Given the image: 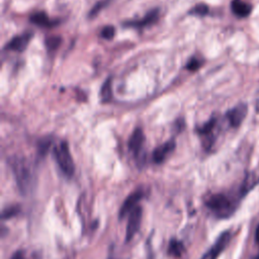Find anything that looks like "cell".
I'll return each instance as SVG.
<instances>
[{"label": "cell", "instance_id": "cell-1", "mask_svg": "<svg viewBox=\"0 0 259 259\" xmlns=\"http://www.w3.org/2000/svg\"><path fill=\"white\" fill-rule=\"evenodd\" d=\"M8 161L19 192L23 196L32 193L37 184V175L33 164L27 158L18 156L11 157Z\"/></svg>", "mask_w": 259, "mask_h": 259}, {"label": "cell", "instance_id": "cell-2", "mask_svg": "<svg viewBox=\"0 0 259 259\" xmlns=\"http://www.w3.org/2000/svg\"><path fill=\"white\" fill-rule=\"evenodd\" d=\"M207 207L219 219H227L233 215L237 207V201L225 194L211 195L206 201Z\"/></svg>", "mask_w": 259, "mask_h": 259}, {"label": "cell", "instance_id": "cell-3", "mask_svg": "<svg viewBox=\"0 0 259 259\" xmlns=\"http://www.w3.org/2000/svg\"><path fill=\"white\" fill-rule=\"evenodd\" d=\"M53 154L63 174L67 177H72L75 173V164L66 141H62V142L54 147Z\"/></svg>", "mask_w": 259, "mask_h": 259}, {"label": "cell", "instance_id": "cell-4", "mask_svg": "<svg viewBox=\"0 0 259 259\" xmlns=\"http://www.w3.org/2000/svg\"><path fill=\"white\" fill-rule=\"evenodd\" d=\"M142 215H143L142 207H140V206H138L130 213L127 230H126V242L127 243L132 241V239L135 237L137 232L140 230L141 223H142Z\"/></svg>", "mask_w": 259, "mask_h": 259}, {"label": "cell", "instance_id": "cell-5", "mask_svg": "<svg viewBox=\"0 0 259 259\" xmlns=\"http://www.w3.org/2000/svg\"><path fill=\"white\" fill-rule=\"evenodd\" d=\"M145 135L142 129L137 128L131 135L129 139V149L133 152L138 161L143 160V147L145 143Z\"/></svg>", "mask_w": 259, "mask_h": 259}, {"label": "cell", "instance_id": "cell-6", "mask_svg": "<svg viewBox=\"0 0 259 259\" xmlns=\"http://www.w3.org/2000/svg\"><path fill=\"white\" fill-rule=\"evenodd\" d=\"M231 240L230 231H226L220 235L215 244L211 246L201 259H217L220 254L226 249Z\"/></svg>", "mask_w": 259, "mask_h": 259}, {"label": "cell", "instance_id": "cell-7", "mask_svg": "<svg viewBox=\"0 0 259 259\" xmlns=\"http://www.w3.org/2000/svg\"><path fill=\"white\" fill-rule=\"evenodd\" d=\"M145 197V192L143 190H137L136 192L132 193L124 202L123 206L121 207L119 218L124 219L127 215H130L131 211L138 207V204L142 201Z\"/></svg>", "mask_w": 259, "mask_h": 259}, {"label": "cell", "instance_id": "cell-8", "mask_svg": "<svg viewBox=\"0 0 259 259\" xmlns=\"http://www.w3.org/2000/svg\"><path fill=\"white\" fill-rule=\"evenodd\" d=\"M248 112V106L246 104H239L232 109H230L226 113V117L228 119L230 125L234 128L239 127L242 122L245 120V117Z\"/></svg>", "mask_w": 259, "mask_h": 259}, {"label": "cell", "instance_id": "cell-9", "mask_svg": "<svg viewBox=\"0 0 259 259\" xmlns=\"http://www.w3.org/2000/svg\"><path fill=\"white\" fill-rule=\"evenodd\" d=\"M32 38H33L32 33H26L20 36H16L6 44L4 49L8 51L18 52V53L23 52L27 49V47L30 44Z\"/></svg>", "mask_w": 259, "mask_h": 259}, {"label": "cell", "instance_id": "cell-10", "mask_svg": "<svg viewBox=\"0 0 259 259\" xmlns=\"http://www.w3.org/2000/svg\"><path fill=\"white\" fill-rule=\"evenodd\" d=\"M175 147H176V144H175L174 140H169V141H167L166 143L160 145L153 152V155H152L153 161L156 164L163 163L164 161L166 160L168 155L171 154L174 151Z\"/></svg>", "mask_w": 259, "mask_h": 259}, {"label": "cell", "instance_id": "cell-11", "mask_svg": "<svg viewBox=\"0 0 259 259\" xmlns=\"http://www.w3.org/2000/svg\"><path fill=\"white\" fill-rule=\"evenodd\" d=\"M159 9H152L150 10L143 18H141L139 20H134V21H128L125 22V27H131V28H136V29H141L148 27L152 23L156 22L159 18Z\"/></svg>", "mask_w": 259, "mask_h": 259}, {"label": "cell", "instance_id": "cell-12", "mask_svg": "<svg viewBox=\"0 0 259 259\" xmlns=\"http://www.w3.org/2000/svg\"><path fill=\"white\" fill-rule=\"evenodd\" d=\"M31 22L34 23V25L38 26V27H42V28H54L56 26L59 25V20L58 19H52L51 17H49L47 15L45 12H37L34 13L31 18H30Z\"/></svg>", "mask_w": 259, "mask_h": 259}, {"label": "cell", "instance_id": "cell-13", "mask_svg": "<svg viewBox=\"0 0 259 259\" xmlns=\"http://www.w3.org/2000/svg\"><path fill=\"white\" fill-rule=\"evenodd\" d=\"M231 9L235 15L244 18L250 15L252 6L242 0H233L231 2Z\"/></svg>", "mask_w": 259, "mask_h": 259}, {"label": "cell", "instance_id": "cell-14", "mask_svg": "<svg viewBox=\"0 0 259 259\" xmlns=\"http://www.w3.org/2000/svg\"><path fill=\"white\" fill-rule=\"evenodd\" d=\"M217 126V120L216 119H210L208 122H207L206 124H204V126H202L200 129H198V133L201 135V136H204L207 138V147L208 148L211 144H213V137H211V135H213V132L215 130Z\"/></svg>", "mask_w": 259, "mask_h": 259}, {"label": "cell", "instance_id": "cell-15", "mask_svg": "<svg viewBox=\"0 0 259 259\" xmlns=\"http://www.w3.org/2000/svg\"><path fill=\"white\" fill-rule=\"evenodd\" d=\"M185 251V247L182 244V242L176 240V239H172L169 242V246H168V253L174 257H180Z\"/></svg>", "mask_w": 259, "mask_h": 259}, {"label": "cell", "instance_id": "cell-16", "mask_svg": "<svg viewBox=\"0 0 259 259\" xmlns=\"http://www.w3.org/2000/svg\"><path fill=\"white\" fill-rule=\"evenodd\" d=\"M61 44H62V39L60 37H58V36L49 37V38H47L45 40L46 48H47V50H48V52H50V53H53V52L57 51L60 48Z\"/></svg>", "mask_w": 259, "mask_h": 259}, {"label": "cell", "instance_id": "cell-17", "mask_svg": "<svg viewBox=\"0 0 259 259\" xmlns=\"http://www.w3.org/2000/svg\"><path fill=\"white\" fill-rule=\"evenodd\" d=\"M101 98L104 103H108L112 99V89H111V79L108 78L103 85L101 90Z\"/></svg>", "mask_w": 259, "mask_h": 259}, {"label": "cell", "instance_id": "cell-18", "mask_svg": "<svg viewBox=\"0 0 259 259\" xmlns=\"http://www.w3.org/2000/svg\"><path fill=\"white\" fill-rule=\"evenodd\" d=\"M111 1H112V0H100V1H98V2L96 3V5H94V6L90 9V11H89V13H88V17H89L90 19H92V18H94L96 16H98V15L100 14V12H101L104 8H105Z\"/></svg>", "mask_w": 259, "mask_h": 259}, {"label": "cell", "instance_id": "cell-19", "mask_svg": "<svg viewBox=\"0 0 259 259\" xmlns=\"http://www.w3.org/2000/svg\"><path fill=\"white\" fill-rule=\"evenodd\" d=\"M20 207L19 206H9L7 207H5L3 210H2V215H1V218L2 220H7V219H10L12 217H15L17 216L19 213H20Z\"/></svg>", "mask_w": 259, "mask_h": 259}, {"label": "cell", "instance_id": "cell-20", "mask_svg": "<svg viewBox=\"0 0 259 259\" xmlns=\"http://www.w3.org/2000/svg\"><path fill=\"white\" fill-rule=\"evenodd\" d=\"M208 6L204 3H199L195 7H193L190 10L191 15H197V16H205L208 13Z\"/></svg>", "mask_w": 259, "mask_h": 259}, {"label": "cell", "instance_id": "cell-21", "mask_svg": "<svg viewBox=\"0 0 259 259\" xmlns=\"http://www.w3.org/2000/svg\"><path fill=\"white\" fill-rule=\"evenodd\" d=\"M51 144H52V142H51V140L49 138H47L45 140H41L40 143H39V148H38L39 154L42 155V156L46 155V153L48 152Z\"/></svg>", "mask_w": 259, "mask_h": 259}, {"label": "cell", "instance_id": "cell-22", "mask_svg": "<svg viewBox=\"0 0 259 259\" xmlns=\"http://www.w3.org/2000/svg\"><path fill=\"white\" fill-rule=\"evenodd\" d=\"M114 35H115V29L112 26H106L101 32V36L104 40H112Z\"/></svg>", "mask_w": 259, "mask_h": 259}, {"label": "cell", "instance_id": "cell-23", "mask_svg": "<svg viewBox=\"0 0 259 259\" xmlns=\"http://www.w3.org/2000/svg\"><path fill=\"white\" fill-rule=\"evenodd\" d=\"M202 65H203L202 60H200L198 58H192L190 61H188L187 65H186V69L190 70V71H197L198 69L201 68Z\"/></svg>", "mask_w": 259, "mask_h": 259}, {"label": "cell", "instance_id": "cell-24", "mask_svg": "<svg viewBox=\"0 0 259 259\" xmlns=\"http://www.w3.org/2000/svg\"><path fill=\"white\" fill-rule=\"evenodd\" d=\"M10 259H28L22 251H16L13 253Z\"/></svg>", "mask_w": 259, "mask_h": 259}, {"label": "cell", "instance_id": "cell-25", "mask_svg": "<svg viewBox=\"0 0 259 259\" xmlns=\"http://www.w3.org/2000/svg\"><path fill=\"white\" fill-rule=\"evenodd\" d=\"M174 128L177 130V132H180L184 129V121L182 119H179L176 121L175 125H174Z\"/></svg>", "mask_w": 259, "mask_h": 259}, {"label": "cell", "instance_id": "cell-26", "mask_svg": "<svg viewBox=\"0 0 259 259\" xmlns=\"http://www.w3.org/2000/svg\"><path fill=\"white\" fill-rule=\"evenodd\" d=\"M255 241H256L257 245L259 246V225L257 226V228H256V231H255ZM256 259H259V254L257 255Z\"/></svg>", "mask_w": 259, "mask_h": 259}]
</instances>
